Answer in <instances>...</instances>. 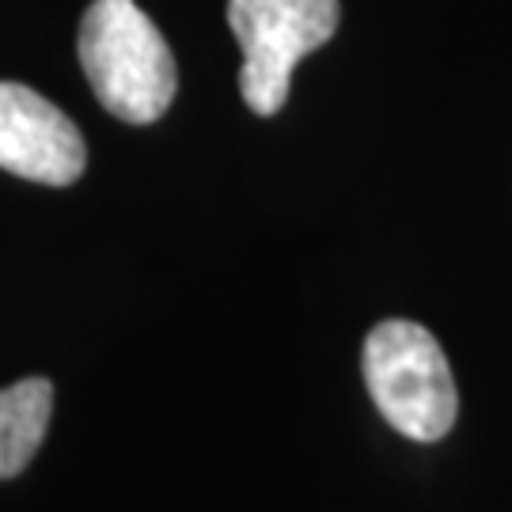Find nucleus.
Here are the masks:
<instances>
[{"instance_id":"obj_3","label":"nucleus","mask_w":512,"mask_h":512,"mask_svg":"<svg viewBox=\"0 0 512 512\" xmlns=\"http://www.w3.org/2000/svg\"><path fill=\"white\" fill-rule=\"evenodd\" d=\"M338 19V0H228V27L243 50V103L262 118L285 107L293 69L327 46L338 31Z\"/></svg>"},{"instance_id":"obj_4","label":"nucleus","mask_w":512,"mask_h":512,"mask_svg":"<svg viewBox=\"0 0 512 512\" xmlns=\"http://www.w3.org/2000/svg\"><path fill=\"white\" fill-rule=\"evenodd\" d=\"M0 167L27 183L69 186L88 167V145L46 95L0 80Z\"/></svg>"},{"instance_id":"obj_5","label":"nucleus","mask_w":512,"mask_h":512,"mask_svg":"<svg viewBox=\"0 0 512 512\" xmlns=\"http://www.w3.org/2000/svg\"><path fill=\"white\" fill-rule=\"evenodd\" d=\"M54 414V384L27 376L0 391V482L27 471L38 456Z\"/></svg>"},{"instance_id":"obj_1","label":"nucleus","mask_w":512,"mask_h":512,"mask_svg":"<svg viewBox=\"0 0 512 512\" xmlns=\"http://www.w3.org/2000/svg\"><path fill=\"white\" fill-rule=\"evenodd\" d=\"M80 65L95 99L129 126L167 114L179 69L175 54L137 0H92L76 35Z\"/></svg>"},{"instance_id":"obj_2","label":"nucleus","mask_w":512,"mask_h":512,"mask_svg":"<svg viewBox=\"0 0 512 512\" xmlns=\"http://www.w3.org/2000/svg\"><path fill=\"white\" fill-rule=\"evenodd\" d=\"M365 384L403 437L433 444L456 425L459 395L440 342L410 319H387L365 338Z\"/></svg>"}]
</instances>
